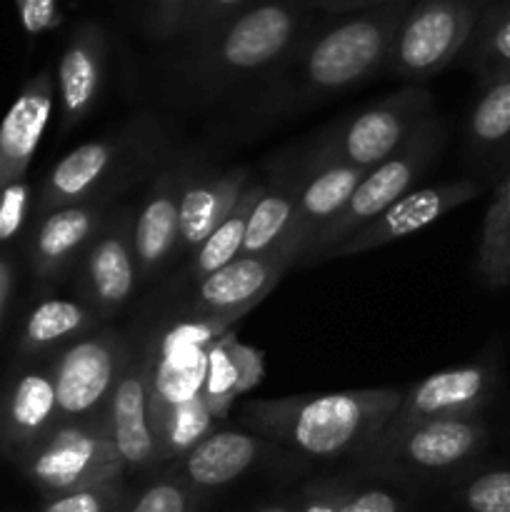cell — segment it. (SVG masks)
I'll use <instances>...</instances> for the list:
<instances>
[{
  "mask_svg": "<svg viewBox=\"0 0 510 512\" xmlns=\"http://www.w3.org/2000/svg\"><path fill=\"white\" fill-rule=\"evenodd\" d=\"M413 0L338 15L313 25L298 48L258 85V118H285L348 93L388 65L395 33Z\"/></svg>",
  "mask_w": 510,
  "mask_h": 512,
  "instance_id": "obj_1",
  "label": "cell"
},
{
  "mask_svg": "<svg viewBox=\"0 0 510 512\" xmlns=\"http://www.w3.org/2000/svg\"><path fill=\"white\" fill-rule=\"evenodd\" d=\"M400 398L395 388L258 398L245 400L238 418L258 438L305 458H358L388 428Z\"/></svg>",
  "mask_w": 510,
  "mask_h": 512,
  "instance_id": "obj_2",
  "label": "cell"
},
{
  "mask_svg": "<svg viewBox=\"0 0 510 512\" xmlns=\"http://www.w3.org/2000/svg\"><path fill=\"white\" fill-rule=\"evenodd\" d=\"M308 0H258L205 35L188 43L180 78L190 93L218 100L263 83L313 28Z\"/></svg>",
  "mask_w": 510,
  "mask_h": 512,
  "instance_id": "obj_3",
  "label": "cell"
},
{
  "mask_svg": "<svg viewBox=\"0 0 510 512\" xmlns=\"http://www.w3.org/2000/svg\"><path fill=\"white\" fill-rule=\"evenodd\" d=\"M168 135L153 115H135L115 133L88 140L50 168L33 200V218L68 205L110 200L163 168Z\"/></svg>",
  "mask_w": 510,
  "mask_h": 512,
  "instance_id": "obj_4",
  "label": "cell"
},
{
  "mask_svg": "<svg viewBox=\"0 0 510 512\" xmlns=\"http://www.w3.org/2000/svg\"><path fill=\"white\" fill-rule=\"evenodd\" d=\"M488 445L480 418L385 428L355 458L360 470L385 480H440L468 468Z\"/></svg>",
  "mask_w": 510,
  "mask_h": 512,
  "instance_id": "obj_5",
  "label": "cell"
},
{
  "mask_svg": "<svg viewBox=\"0 0 510 512\" xmlns=\"http://www.w3.org/2000/svg\"><path fill=\"white\" fill-rule=\"evenodd\" d=\"M443 140V120L435 118V115H428V118L420 120L418 128L410 133V138L390 158H385L383 163L365 170L363 180L355 185L353 195L348 198L345 208L340 210L338 218L325 225V230L315 238V243L310 245L308 255H305L300 265H313L325 260L330 255V250L338 248L355 230L363 228L375 215L390 208L395 200L410 193L415 188V183L425 175V170L430 168L435 155L440 153Z\"/></svg>",
  "mask_w": 510,
  "mask_h": 512,
  "instance_id": "obj_6",
  "label": "cell"
},
{
  "mask_svg": "<svg viewBox=\"0 0 510 512\" xmlns=\"http://www.w3.org/2000/svg\"><path fill=\"white\" fill-rule=\"evenodd\" d=\"M18 465L45 498L118 483L128 475L105 418L60 420Z\"/></svg>",
  "mask_w": 510,
  "mask_h": 512,
  "instance_id": "obj_7",
  "label": "cell"
},
{
  "mask_svg": "<svg viewBox=\"0 0 510 512\" xmlns=\"http://www.w3.org/2000/svg\"><path fill=\"white\" fill-rule=\"evenodd\" d=\"M428 115H433L430 90L423 85H403L350 118L328 125L313 140L308 155L370 170L390 158Z\"/></svg>",
  "mask_w": 510,
  "mask_h": 512,
  "instance_id": "obj_8",
  "label": "cell"
},
{
  "mask_svg": "<svg viewBox=\"0 0 510 512\" xmlns=\"http://www.w3.org/2000/svg\"><path fill=\"white\" fill-rule=\"evenodd\" d=\"M480 10V0H413L400 20L385 70L405 85L433 80L463 55Z\"/></svg>",
  "mask_w": 510,
  "mask_h": 512,
  "instance_id": "obj_9",
  "label": "cell"
},
{
  "mask_svg": "<svg viewBox=\"0 0 510 512\" xmlns=\"http://www.w3.org/2000/svg\"><path fill=\"white\" fill-rule=\"evenodd\" d=\"M133 350V343L113 330H93L60 348L48 363L60 420L103 418Z\"/></svg>",
  "mask_w": 510,
  "mask_h": 512,
  "instance_id": "obj_10",
  "label": "cell"
},
{
  "mask_svg": "<svg viewBox=\"0 0 510 512\" xmlns=\"http://www.w3.org/2000/svg\"><path fill=\"white\" fill-rule=\"evenodd\" d=\"M140 283L133 245V210L120 205L105 215L78 265V285L85 303L100 315L118 313Z\"/></svg>",
  "mask_w": 510,
  "mask_h": 512,
  "instance_id": "obj_11",
  "label": "cell"
},
{
  "mask_svg": "<svg viewBox=\"0 0 510 512\" xmlns=\"http://www.w3.org/2000/svg\"><path fill=\"white\" fill-rule=\"evenodd\" d=\"M293 260L283 248L260 255H238L208 278L195 283L188 313L195 323L225 328L260 303L280 283Z\"/></svg>",
  "mask_w": 510,
  "mask_h": 512,
  "instance_id": "obj_12",
  "label": "cell"
},
{
  "mask_svg": "<svg viewBox=\"0 0 510 512\" xmlns=\"http://www.w3.org/2000/svg\"><path fill=\"white\" fill-rule=\"evenodd\" d=\"M485 188H488V183H483V180L478 178H458L448 180V183L413 188L410 193H405L403 198L395 200L390 208H385L383 213L375 215L370 223H365L363 228L355 230V233L350 235L348 240H343L338 248L330 250V255L325 260L350 258V255L378 250L383 248V245L395 243V240L415 235L418 230L428 228L435 220L448 215L450 210L460 208V205L470 203V200H475L478 195H483Z\"/></svg>",
  "mask_w": 510,
  "mask_h": 512,
  "instance_id": "obj_13",
  "label": "cell"
},
{
  "mask_svg": "<svg viewBox=\"0 0 510 512\" xmlns=\"http://www.w3.org/2000/svg\"><path fill=\"white\" fill-rule=\"evenodd\" d=\"M198 163V155H183L150 175L148 190L133 213V245L140 280L155 278L175 258L180 203Z\"/></svg>",
  "mask_w": 510,
  "mask_h": 512,
  "instance_id": "obj_14",
  "label": "cell"
},
{
  "mask_svg": "<svg viewBox=\"0 0 510 512\" xmlns=\"http://www.w3.org/2000/svg\"><path fill=\"white\" fill-rule=\"evenodd\" d=\"M495 385H498L495 360H478V363L440 370L403 390V398L388 428L433 423V420L478 418L480 410L493 398Z\"/></svg>",
  "mask_w": 510,
  "mask_h": 512,
  "instance_id": "obj_15",
  "label": "cell"
},
{
  "mask_svg": "<svg viewBox=\"0 0 510 512\" xmlns=\"http://www.w3.org/2000/svg\"><path fill=\"white\" fill-rule=\"evenodd\" d=\"M150 388H153V358L133 350L103 415L128 473H145L160 465V448L155 438L153 413H150Z\"/></svg>",
  "mask_w": 510,
  "mask_h": 512,
  "instance_id": "obj_16",
  "label": "cell"
},
{
  "mask_svg": "<svg viewBox=\"0 0 510 512\" xmlns=\"http://www.w3.org/2000/svg\"><path fill=\"white\" fill-rule=\"evenodd\" d=\"M60 423L50 365H25L0 395V448L20 463Z\"/></svg>",
  "mask_w": 510,
  "mask_h": 512,
  "instance_id": "obj_17",
  "label": "cell"
},
{
  "mask_svg": "<svg viewBox=\"0 0 510 512\" xmlns=\"http://www.w3.org/2000/svg\"><path fill=\"white\" fill-rule=\"evenodd\" d=\"M305 160V178L300 188L298 205H295L293 220L283 235L280 248L290 255V260L303 263L310 245L315 243L325 225L338 218L345 208L348 198L353 195L355 185L363 180L365 170L353 168L345 163H328V160H315L308 153Z\"/></svg>",
  "mask_w": 510,
  "mask_h": 512,
  "instance_id": "obj_18",
  "label": "cell"
},
{
  "mask_svg": "<svg viewBox=\"0 0 510 512\" xmlns=\"http://www.w3.org/2000/svg\"><path fill=\"white\" fill-rule=\"evenodd\" d=\"M110 210H113L110 200H90V203L58 208L38 218L28 245L35 278L40 283H58L68 273L78 270L90 240L95 238Z\"/></svg>",
  "mask_w": 510,
  "mask_h": 512,
  "instance_id": "obj_19",
  "label": "cell"
},
{
  "mask_svg": "<svg viewBox=\"0 0 510 512\" xmlns=\"http://www.w3.org/2000/svg\"><path fill=\"white\" fill-rule=\"evenodd\" d=\"M108 63V35L98 23H83L70 33L58 63L60 133H70L88 120L98 105Z\"/></svg>",
  "mask_w": 510,
  "mask_h": 512,
  "instance_id": "obj_20",
  "label": "cell"
},
{
  "mask_svg": "<svg viewBox=\"0 0 510 512\" xmlns=\"http://www.w3.org/2000/svg\"><path fill=\"white\" fill-rule=\"evenodd\" d=\"M278 445L243 430H213L173 463V473L200 495L243 478Z\"/></svg>",
  "mask_w": 510,
  "mask_h": 512,
  "instance_id": "obj_21",
  "label": "cell"
},
{
  "mask_svg": "<svg viewBox=\"0 0 510 512\" xmlns=\"http://www.w3.org/2000/svg\"><path fill=\"white\" fill-rule=\"evenodd\" d=\"M250 183L248 165H235L230 170L198 168L185 185L183 203H180L178 223V255H190L233 210L240 193Z\"/></svg>",
  "mask_w": 510,
  "mask_h": 512,
  "instance_id": "obj_22",
  "label": "cell"
},
{
  "mask_svg": "<svg viewBox=\"0 0 510 512\" xmlns=\"http://www.w3.org/2000/svg\"><path fill=\"white\" fill-rule=\"evenodd\" d=\"M55 83L48 70L30 78L0 123V190L23 180L53 115Z\"/></svg>",
  "mask_w": 510,
  "mask_h": 512,
  "instance_id": "obj_23",
  "label": "cell"
},
{
  "mask_svg": "<svg viewBox=\"0 0 510 512\" xmlns=\"http://www.w3.org/2000/svg\"><path fill=\"white\" fill-rule=\"evenodd\" d=\"M465 160L483 183H498L510 170V75L480 85L465 120Z\"/></svg>",
  "mask_w": 510,
  "mask_h": 512,
  "instance_id": "obj_24",
  "label": "cell"
},
{
  "mask_svg": "<svg viewBox=\"0 0 510 512\" xmlns=\"http://www.w3.org/2000/svg\"><path fill=\"white\" fill-rule=\"evenodd\" d=\"M303 178V158H280L278 163H273L268 180H263V195L250 213L240 255H260L280 248L285 230L293 220L295 205H298Z\"/></svg>",
  "mask_w": 510,
  "mask_h": 512,
  "instance_id": "obj_25",
  "label": "cell"
},
{
  "mask_svg": "<svg viewBox=\"0 0 510 512\" xmlns=\"http://www.w3.org/2000/svg\"><path fill=\"white\" fill-rule=\"evenodd\" d=\"M100 315L85 300L45 298L25 318L18 340V355L25 363L65 348L73 340L93 333Z\"/></svg>",
  "mask_w": 510,
  "mask_h": 512,
  "instance_id": "obj_26",
  "label": "cell"
},
{
  "mask_svg": "<svg viewBox=\"0 0 510 512\" xmlns=\"http://www.w3.org/2000/svg\"><path fill=\"white\" fill-rule=\"evenodd\" d=\"M260 375H263V355L238 343L233 335H223L208 348L198 395L205 400L213 418L223 420L233 400L253 388Z\"/></svg>",
  "mask_w": 510,
  "mask_h": 512,
  "instance_id": "obj_27",
  "label": "cell"
},
{
  "mask_svg": "<svg viewBox=\"0 0 510 512\" xmlns=\"http://www.w3.org/2000/svg\"><path fill=\"white\" fill-rule=\"evenodd\" d=\"M265 183L263 180H250L245 185V190L240 193L238 203L233 205V210L228 213V218L198 245V248L190 253V263L185 275L190 280H203L208 278L210 273L220 270L223 265L233 263L235 258L240 255V248H243V240H245V230H248V220L250 213H253L255 203L260 200L263 195Z\"/></svg>",
  "mask_w": 510,
  "mask_h": 512,
  "instance_id": "obj_28",
  "label": "cell"
},
{
  "mask_svg": "<svg viewBox=\"0 0 510 512\" xmlns=\"http://www.w3.org/2000/svg\"><path fill=\"white\" fill-rule=\"evenodd\" d=\"M468 68L478 85L495 83L510 75V3L485 5L478 15L473 35L463 50Z\"/></svg>",
  "mask_w": 510,
  "mask_h": 512,
  "instance_id": "obj_29",
  "label": "cell"
},
{
  "mask_svg": "<svg viewBox=\"0 0 510 512\" xmlns=\"http://www.w3.org/2000/svg\"><path fill=\"white\" fill-rule=\"evenodd\" d=\"M475 273L488 288H510V170L498 180L485 213Z\"/></svg>",
  "mask_w": 510,
  "mask_h": 512,
  "instance_id": "obj_30",
  "label": "cell"
},
{
  "mask_svg": "<svg viewBox=\"0 0 510 512\" xmlns=\"http://www.w3.org/2000/svg\"><path fill=\"white\" fill-rule=\"evenodd\" d=\"M213 413L200 395L178 400L153 415L155 438L160 448V463H175L180 455L188 453L195 443L213 433Z\"/></svg>",
  "mask_w": 510,
  "mask_h": 512,
  "instance_id": "obj_31",
  "label": "cell"
},
{
  "mask_svg": "<svg viewBox=\"0 0 510 512\" xmlns=\"http://www.w3.org/2000/svg\"><path fill=\"white\" fill-rule=\"evenodd\" d=\"M200 503V493L190 488L183 478L170 473L155 478L138 498L130 500L125 512H195Z\"/></svg>",
  "mask_w": 510,
  "mask_h": 512,
  "instance_id": "obj_32",
  "label": "cell"
},
{
  "mask_svg": "<svg viewBox=\"0 0 510 512\" xmlns=\"http://www.w3.org/2000/svg\"><path fill=\"white\" fill-rule=\"evenodd\" d=\"M130 500L133 495L125 488V480H118V483L95 485V488L45 498L40 512H125Z\"/></svg>",
  "mask_w": 510,
  "mask_h": 512,
  "instance_id": "obj_33",
  "label": "cell"
},
{
  "mask_svg": "<svg viewBox=\"0 0 510 512\" xmlns=\"http://www.w3.org/2000/svg\"><path fill=\"white\" fill-rule=\"evenodd\" d=\"M465 512H510V468L485 470L455 493Z\"/></svg>",
  "mask_w": 510,
  "mask_h": 512,
  "instance_id": "obj_34",
  "label": "cell"
},
{
  "mask_svg": "<svg viewBox=\"0 0 510 512\" xmlns=\"http://www.w3.org/2000/svg\"><path fill=\"white\" fill-rule=\"evenodd\" d=\"M253 3H258V0H193V13H190L185 38H188V43H198L205 35L218 30L220 25L233 20L235 15L248 10Z\"/></svg>",
  "mask_w": 510,
  "mask_h": 512,
  "instance_id": "obj_35",
  "label": "cell"
},
{
  "mask_svg": "<svg viewBox=\"0 0 510 512\" xmlns=\"http://www.w3.org/2000/svg\"><path fill=\"white\" fill-rule=\"evenodd\" d=\"M193 0H145V23L153 38H185Z\"/></svg>",
  "mask_w": 510,
  "mask_h": 512,
  "instance_id": "obj_36",
  "label": "cell"
},
{
  "mask_svg": "<svg viewBox=\"0 0 510 512\" xmlns=\"http://www.w3.org/2000/svg\"><path fill=\"white\" fill-rule=\"evenodd\" d=\"M33 200L30 185L25 180H15L0 190V245L18 238L33 210Z\"/></svg>",
  "mask_w": 510,
  "mask_h": 512,
  "instance_id": "obj_37",
  "label": "cell"
},
{
  "mask_svg": "<svg viewBox=\"0 0 510 512\" xmlns=\"http://www.w3.org/2000/svg\"><path fill=\"white\" fill-rule=\"evenodd\" d=\"M338 512H410V505L395 490L378 488V485L358 488L353 483L348 495L343 498V503H340Z\"/></svg>",
  "mask_w": 510,
  "mask_h": 512,
  "instance_id": "obj_38",
  "label": "cell"
},
{
  "mask_svg": "<svg viewBox=\"0 0 510 512\" xmlns=\"http://www.w3.org/2000/svg\"><path fill=\"white\" fill-rule=\"evenodd\" d=\"M350 485H353V480L345 478L313 480L295 498V505H298L295 512H338Z\"/></svg>",
  "mask_w": 510,
  "mask_h": 512,
  "instance_id": "obj_39",
  "label": "cell"
},
{
  "mask_svg": "<svg viewBox=\"0 0 510 512\" xmlns=\"http://www.w3.org/2000/svg\"><path fill=\"white\" fill-rule=\"evenodd\" d=\"M25 33L40 35L60 25L58 0H15Z\"/></svg>",
  "mask_w": 510,
  "mask_h": 512,
  "instance_id": "obj_40",
  "label": "cell"
},
{
  "mask_svg": "<svg viewBox=\"0 0 510 512\" xmlns=\"http://www.w3.org/2000/svg\"><path fill=\"white\" fill-rule=\"evenodd\" d=\"M315 10H323L328 15H353V13H365V10L385 8V5L400 3V0H308Z\"/></svg>",
  "mask_w": 510,
  "mask_h": 512,
  "instance_id": "obj_41",
  "label": "cell"
},
{
  "mask_svg": "<svg viewBox=\"0 0 510 512\" xmlns=\"http://www.w3.org/2000/svg\"><path fill=\"white\" fill-rule=\"evenodd\" d=\"M15 288V263L10 255L0 253V325H3L5 313H8L10 298Z\"/></svg>",
  "mask_w": 510,
  "mask_h": 512,
  "instance_id": "obj_42",
  "label": "cell"
},
{
  "mask_svg": "<svg viewBox=\"0 0 510 512\" xmlns=\"http://www.w3.org/2000/svg\"><path fill=\"white\" fill-rule=\"evenodd\" d=\"M298 510V505H295V500H288V503H273V505H265V508L255 510V512H295Z\"/></svg>",
  "mask_w": 510,
  "mask_h": 512,
  "instance_id": "obj_43",
  "label": "cell"
},
{
  "mask_svg": "<svg viewBox=\"0 0 510 512\" xmlns=\"http://www.w3.org/2000/svg\"><path fill=\"white\" fill-rule=\"evenodd\" d=\"M480 3H483V0H480Z\"/></svg>",
  "mask_w": 510,
  "mask_h": 512,
  "instance_id": "obj_44",
  "label": "cell"
}]
</instances>
